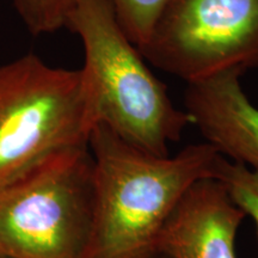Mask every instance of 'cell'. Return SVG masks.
<instances>
[{
	"label": "cell",
	"mask_w": 258,
	"mask_h": 258,
	"mask_svg": "<svg viewBox=\"0 0 258 258\" xmlns=\"http://www.w3.org/2000/svg\"><path fill=\"white\" fill-rule=\"evenodd\" d=\"M146 258H166V257H164L163 254H159V253H154V254H152V256H150V257H146Z\"/></svg>",
	"instance_id": "cell-11"
},
{
	"label": "cell",
	"mask_w": 258,
	"mask_h": 258,
	"mask_svg": "<svg viewBox=\"0 0 258 258\" xmlns=\"http://www.w3.org/2000/svg\"><path fill=\"white\" fill-rule=\"evenodd\" d=\"M245 218L220 180H199L164 226L156 253L166 258H237L235 237Z\"/></svg>",
	"instance_id": "cell-6"
},
{
	"label": "cell",
	"mask_w": 258,
	"mask_h": 258,
	"mask_svg": "<svg viewBox=\"0 0 258 258\" xmlns=\"http://www.w3.org/2000/svg\"><path fill=\"white\" fill-rule=\"evenodd\" d=\"M95 128L80 70L35 54L0 66V186L61 151L89 145Z\"/></svg>",
	"instance_id": "cell-3"
},
{
	"label": "cell",
	"mask_w": 258,
	"mask_h": 258,
	"mask_svg": "<svg viewBox=\"0 0 258 258\" xmlns=\"http://www.w3.org/2000/svg\"><path fill=\"white\" fill-rule=\"evenodd\" d=\"M139 50L186 84L257 70L258 0H170Z\"/></svg>",
	"instance_id": "cell-5"
},
{
	"label": "cell",
	"mask_w": 258,
	"mask_h": 258,
	"mask_svg": "<svg viewBox=\"0 0 258 258\" xmlns=\"http://www.w3.org/2000/svg\"><path fill=\"white\" fill-rule=\"evenodd\" d=\"M91 218L89 145L57 152L0 186V257L84 258Z\"/></svg>",
	"instance_id": "cell-4"
},
{
	"label": "cell",
	"mask_w": 258,
	"mask_h": 258,
	"mask_svg": "<svg viewBox=\"0 0 258 258\" xmlns=\"http://www.w3.org/2000/svg\"><path fill=\"white\" fill-rule=\"evenodd\" d=\"M27 30L34 36L66 28L77 0H11Z\"/></svg>",
	"instance_id": "cell-8"
},
{
	"label": "cell",
	"mask_w": 258,
	"mask_h": 258,
	"mask_svg": "<svg viewBox=\"0 0 258 258\" xmlns=\"http://www.w3.org/2000/svg\"><path fill=\"white\" fill-rule=\"evenodd\" d=\"M243 70H228L186 84L185 112L228 160L258 169V109L241 86Z\"/></svg>",
	"instance_id": "cell-7"
},
{
	"label": "cell",
	"mask_w": 258,
	"mask_h": 258,
	"mask_svg": "<svg viewBox=\"0 0 258 258\" xmlns=\"http://www.w3.org/2000/svg\"><path fill=\"white\" fill-rule=\"evenodd\" d=\"M0 258H3V257H0Z\"/></svg>",
	"instance_id": "cell-12"
},
{
	"label": "cell",
	"mask_w": 258,
	"mask_h": 258,
	"mask_svg": "<svg viewBox=\"0 0 258 258\" xmlns=\"http://www.w3.org/2000/svg\"><path fill=\"white\" fill-rule=\"evenodd\" d=\"M92 157V218L84 258H146L185 192L217 178L221 153L208 143L176 156H156L97 124L89 139Z\"/></svg>",
	"instance_id": "cell-1"
},
{
	"label": "cell",
	"mask_w": 258,
	"mask_h": 258,
	"mask_svg": "<svg viewBox=\"0 0 258 258\" xmlns=\"http://www.w3.org/2000/svg\"><path fill=\"white\" fill-rule=\"evenodd\" d=\"M170 0H110L116 18L138 49L146 43Z\"/></svg>",
	"instance_id": "cell-9"
},
{
	"label": "cell",
	"mask_w": 258,
	"mask_h": 258,
	"mask_svg": "<svg viewBox=\"0 0 258 258\" xmlns=\"http://www.w3.org/2000/svg\"><path fill=\"white\" fill-rule=\"evenodd\" d=\"M66 28L82 40L80 71L95 127L103 124L140 150L169 156L190 118L127 37L110 0H77Z\"/></svg>",
	"instance_id": "cell-2"
},
{
	"label": "cell",
	"mask_w": 258,
	"mask_h": 258,
	"mask_svg": "<svg viewBox=\"0 0 258 258\" xmlns=\"http://www.w3.org/2000/svg\"><path fill=\"white\" fill-rule=\"evenodd\" d=\"M224 184L231 199L245 214L256 222L258 231V169L222 158L217 178Z\"/></svg>",
	"instance_id": "cell-10"
}]
</instances>
